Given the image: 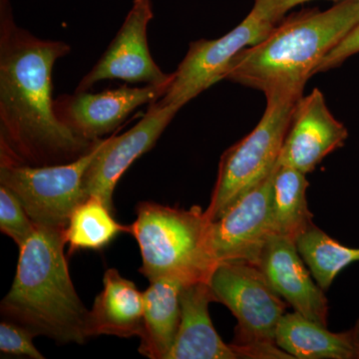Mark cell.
<instances>
[{
	"label": "cell",
	"mask_w": 359,
	"mask_h": 359,
	"mask_svg": "<svg viewBox=\"0 0 359 359\" xmlns=\"http://www.w3.org/2000/svg\"><path fill=\"white\" fill-rule=\"evenodd\" d=\"M278 22L254 6L249 15L221 39L192 42L183 61L172 74L171 82L160 102L180 108L185 106L224 79L238 54L263 41Z\"/></svg>",
	"instance_id": "cell-8"
},
{
	"label": "cell",
	"mask_w": 359,
	"mask_h": 359,
	"mask_svg": "<svg viewBox=\"0 0 359 359\" xmlns=\"http://www.w3.org/2000/svg\"><path fill=\"white\" fill-rule=\"evenodd\" d=\"M306 174L287 166H276L271 190V229L276 235L297 240L313 224L309 209Z\"/></svg>",
	"instance_id": "cell-19"
},
{
	"label": "cell",
	"mask_w": 359,
	"mask_h": 359,
	"mask_svg": "<svg viewBox=\"0 0 359 359\" xmlns=\"http://www.w3.org/2000/svg\"><path fill=\"white\" fill-rule=\"evenodd\" d=\"M144 325L143 292L116 269L103 276V290L89 311L88 337L114 335L129 339L140 337Z\"/></svg>",
	"instance_id": "cell-16"
},
{
	"label": "cell",
	"mask_w": 359,
	"mask_h": 359,
	"mask_svg": "<svg viewBox=\"0 0 359 359\" xmlns=\"http://www.w3.org/2000/svg\"><path fill=\"white\" fill-rule=\"evenodd\" d=\"M358 22L359 0L290 16L263 41L241 51L224 79L261 90L266 95L302 97L321 61Z\"/></svg>",
	"instance_id": "cell-2"
},
{
	"label": "cell",
	"mask_w": 359,
	"mask_h": 359,
	"mask_svg": "<svg viewBox=\"0 0 359 359\" xmlns=\"http://www.w3.org/2000/svg\"><path fill=\"white\" fill-rule=\"evenodd\" d=\"M351 332V346H353V359H359V318L355 325L349 330Z\"/></svg>",
	"instance_id": "cell-26"
},
{
	"label": "cell",
	"mask_w": 359,
	"mask_h": 359,
	"mask_svg": "<svg viewBox=\"0 0 359 359\" xmlns=\"http://www.w3.org/2000/svg\"><path fill=\"white\" fill-rule=\"evenodd\" d=\"M36 228L16 196L6 187L0 185V230L2 233L20 248L32 237Z\"/></svg>",
	"instance_id": "cell-22"
},
{
	"label": "cell",
	"mask_w": 359,
	"mask_h": 359,
	"mask_svg": "<svg viewBox=\"0 0 359 359\" xmlns=\"http://www.w3.org/2000/svg\"><path fill=\"white\" fill-rule=\"evenodd\" d=\"M34 337L25 327L13 321L4 320L0 323V351L9 355L43 359V354L33 344Z\"/></svg>",
	"instance_id": "cell-23"
},
{
	"label": "cell",
	"mask_w": 359,
	"mask_h": 359,
	"mask_svg": "<svg viewBox=\"0 0 359 359\" xmlns=\"http://www.w3.org/2000/svg\"><path fill=\"white\" fill-rule=\"evenodd\" d=\"M153 16L151 0H134L107 50L79 82L75 92L88 91L97 82L106 79L169 86L172 74L160 69L149 49L148 25Z\"/></svg>",
	"instance_id": "cell-10"
},
{
	"label": "cell",
	"mask_w": 359,
	"mask_h": 359,
	"mask_svg": "<svg viewBox=\"0 0 359 359\" xmlns=\"http://www.w3.org/2000/svg\"><path fill=\"white\" fill-rule=\"evenodd\" d=\"M266 97V111L256 128L222 155L211 201L205 210L210 222L218 219L278 166L295 106L302 96L271 93Z\"/></svg>",
	"instance_id": "cell-6"
},
{
	"label": "cell",
	"mask_w": 359,
	"mask_h": 359,
	"mask_svg": "<svg viewBox=\"0 0 359 359\" xmlns=\"http://www.w3.org/2000/svg\"><path fill=\"white\" fill-rule=\"evenodd\" d=\"M114 218V212L96 196H89L71 214L65 230L69 252L80 250H101L113 242L119 233H129Z\"/></svg>",
	"instance_id": "cell-20"
},
{
	"label": "cell",
	"mask_w": 359,
	"mask_h": 359,
	"mask_svg": "<svg viewBox=\"0 0 359 359\" xmlns=\"http://www.w3.org/2000/svg\"><path fill=\"white\" fill-rule=\"evenodd\" d=\"M276 169L210 223L207 248L215 266L224 262L257 264L264 243L273 233L271 190Z\"/></svg>",
	"instance_id": "cell-9"
},
{
	"label": "cell",
	"mask_w": 359,
	"mask_h": 359,
	"mask_svg": "<svg viewBox=\"0 0 359 359\" xmlns=\"http://www.w3.org/2000/svg\"><path fill=\"white\" fill-rule=\"evenodd\" d=\"M167 88L146 85L137 88L123 86L101 93L75 92L54 100V110L78 136L97 141L120 126L137 108L162 98Z\"/></svg>",
	"instance_id": "cell-12"
},
{
	"label": "cell",
	"mask_w": 359,
	"mask_h": 359,
	"mask_svg": "<svg viewBox=\"0 0 359 359\" xmlns=\"http://www.w3.org/2000/svg\"><path fill=\"white\" fill-rule=\"evenodd\" d=\"M276 346L297 359H353L349 330L332 332L302 314L285 313L276 332Z\"/></svg>",
	"instance_id": "cell-18"
},
{
	"label": "cell",
	"mask_w": 359,
	"mask_h": 359,
	"mask_svg": "<svg viewBox=\"0 0 359 359\" xmlns=\"http://www.w3.org/2000/svg\"><path fill=\"white\" fill-rule=\"evenodd\" d=\"M347 138L346 126L330 113L320 89H313L295 106L278 165L308 175Z\"/></svg>",
	"instance_id": "cell-13"
},
{
	"label": "cell",
	"mask_w": 359,
	"mask_h": 359,
	"mask_svg": "<svg viewBox=\"0 0 359 359\" xmlns=\"http://www.w3.org/2000/svg\"><path fill=\"white\" fill-rule=\"evenodd\" d=\"M102 141L67 164L34 167L0 162V185L16 196L36 226L66 229L75 208L87 199L85 173Z\"/></svg>",
	"instance_id": "cell-7"
},
{
	"label": "cell",
	"mask_w": 359,
	"mask_h": 359,
	"mask_svg": "<svg viewBox=\"0 0 359 359\" xmlns=\"http://www.w3.org/2000/svg\"><path fill=\"white\" fill-rule=\"evenodd\" d=\"M136 214L129 233L140 249L139 271L149 282L161 278H180L186 285L208 280L215 264L207 248L211 222L202 208L184 210L143 202Z\"/></svg>",
	"instance_id": "cell-4"
},
{
	"label": "cell",
	"mask_w": 359,
	"mask_h": 359,
	"mask_svg": "<svg viewBox=\"0 0 359 359\" xmlns=\"http://www.w3.org/2000/svg\"><path fill=\"white\" fill-rule=\"evenodd\" d=\"M181 320L168 359H238L212 325L209 304L212 302L208 280L189 283L181 292Z\"/></svg>",
	"instance_id": "cell-15"
},
{
	"label": "cell",
	"mask_w": 359,
	"mask_h": 359,
	"mask_svg": "<svg viewBox=\"0 0 359 359\" xmlns=\"http://www.w3.org/2000/svg\"><path fill=\"white\" fill-rule=\"evenodd\" d=\"M256 266L294 311L327 327L328 302L325 290L313 282L295 241L271 233Z\"/></svg>",
	"instance_id": "cell-14"
},
{
	"label": "cell",
	"mask_w": 359,
	"mask_h": 359,
	"mask_svg": "<svg viewBox=\"0 0 359 359\" xmlns=\"http://www.w3.org/2000/svg\"><path fill=\"white\" fill-rule=\"evenodd\" d=\"M313 280L327 292L340 271L359 262V248L346 247L313 224L295 240Z\"/></svg>",
	"instance_id": "cell-21"
},
{
	"label": "cell",
	"mask_w": 359,
	"mask_h": 359,
	"mask_svg": "<svg viewBox=\"0 0 359 359\" xmlns=\"http://www.w3.org/2000/svg\"><path fill=\"white\" fill-rule=\"evenodd\" d=\"M66 229L37 226L20 247L18 269L1 302L4 320L57 344H83L89 339V311L71 280L65 248Z\"/></svg>",
	"instance_id": "cell-3"
},
{
	"label": "cell",
	"mask_w": 359,
	"mask_h": 359,
	"mask_svg": "<svg viewBox=\"0 0 359 359\" xmlns=\"http://www.w3.org/2000/svg\"><path fill=\"white\" fill-rule=\"evenodd\" d=\"M359 52V22L355 27L351 30L348 34L342 39L341 42L337 45L335 48L332 49L327 54V57L321 61L320 66L316 71V73L325 72L332 69V68L337 67L344 63L347 58L354 55Z\"/></svg>",
	"instance_id": "cell-24"
},
{
	"label": "cell",
	"mask_w": 359,
	"mask_h": 359,
	"mask_svg": "<svg viewBox=\"0 0 359 359\" xmlns=\"http://www.w3.org/2000/svg\"><path fill=\"white\" fill-rule=\"evenodd\" d=\"M212 302L230 309L237 320L231 341L240 358L292 359L276 344V332L287 302L263 271L247 262L217 264L208 278Z\"/></svg>",
	"instance_id": "cell-5"
},
{
	"label": "cell",
	"mask_w": 359,
	"mask_h": 359,
	"mask_svg": "<svg viewBox=\"0 0 359 359\" xmlns=\"http://www.w3.org/2000/svg\"><path fill=\"white\" fill-rule=\"evenodd\" d=\"M186 283L180 278H161L143 292L144 325L139 353L150 359H168L181 320V292Z\"/></svg>",
	"instance_id": "cell-17"
},
{
	"label": "cell",
	"mask_w": 359,
	"mask_h": 359,
	"mask_svg": "<svg viewBox=\"0 0 359 359\" xmlns=\"http://www.w3.org/2000/svg\"><path fill=\"white\" fill-rule=\"evenodd\" d=\"M306 1L311 0H256L255 6L259 7L273 20L280 21L290 8Z\"/></svg>",
	"instance_id": "cell-25"
},
{
	"label": "cell",
	"mask_w": 359,
	"mask_h": 359,
	"mask_svg": "<svg viewBox=\"0 0 359 359\" xmlns=\"http://www.w3.org/2000/svg\"><path fill=\"white\" fill-rule=\"evenodd\" d=\"M69 52L65 42L41 39L20 27L9 0H0V162L67 164L100 140L78 136L54 110L52 71Z\"/></svg>",
	"instance_id": "cell-1"
},
{
	"label": "cell",
	"mask_w": 359,
	"mask_h": 359,
	"mask_svg": "<svg viewBox=\"0 0 359 359\" xmlns=\"http://www.w3.org/2000/svg\"><path fill=\"white\" fill-rule=\"evenodd\" d=\"M181 108L160 101L150 104L145 116L120 136L103 139L84 176L87 198L96 196L114 212L116 185L132 164L155 145Z\"/></svg>",
	"instance_id": "cell-11"
}]
</instances>
